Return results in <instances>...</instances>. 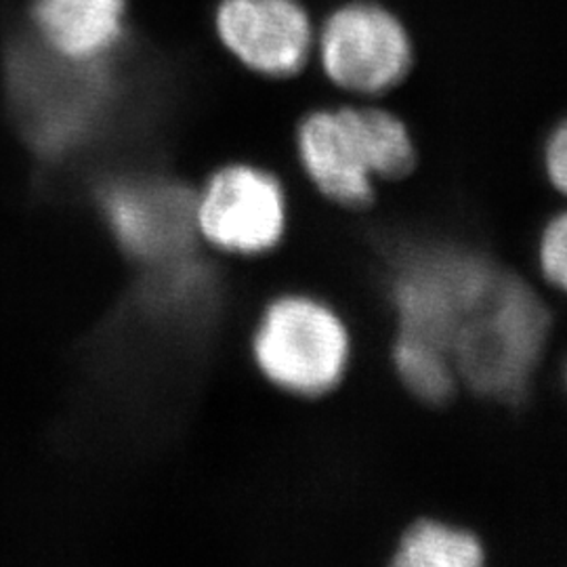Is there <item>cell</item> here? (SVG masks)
Here are the masks:
<instances>
[{
  "mask_svg": "<svg viewBox=\"0 0 567 567\" xmlns=\"http://www.w3.org/2000/svg\"><path fill=\"white\" fill-rule=\"evenodd\" d=\"M484 557L482 543L463 527L421 522L402 536L393 561L402 567H477Z\"/></svg>",
  "mask_w": 567,
  "mask_h": 567,
  "instance_id": "8fae6325",
  "label": "cell"
},
{
  "mask_svg": "<svg viewBox=\"0 0 567 567\" xmlns=\"http://www.w3.org/2000/svg\"><path fill=\"white\" fill-rule=\"evenodd\" d=\"M547 313L517 280L494 278L450 341L458 379L498 398L517 395L536 365Z\"/></svg>",
  "mask_w": 567,
  "mask_h": 567,
  "instance_id": "7a4b0ae2",
  "label": "cell"
},
{
  "mask_svg": "<svg viewBox=\"0 0 567 567\" xmlns=\"http://www.w3.org/2000/svg\"><path fill=\"white\" fill-rule=\"evenodd\" d=\"M215 28L234 60L269 79L299 74L316 44L313 23L299 0H221Z\"/></svg>",
  "mask_w": 567,
  "mask_h": 567,
  "instance_id": "52a82bcc",
  "label": "cell"
},
{
  "mask_svg": "<svg viewBox=\"0 0 567 567\" xmlns=\"http://www.w3.org/2000/svg\"><path fill=\"white\" fill-rule=\"evenodd\" d=\"M543 164L547 179L553 187L559 192H566L567 185V131L566 124L559 122L557 128L548 135L545 143V154H543Z\"/></svg>",
  "mask_w": 567,
  "mask_h": 567,
  "instance_id": "4fadbf2b",
  "label": "cell"
},
{
  "mask_svg": "<svg viewBox=\"0 0 567 567\" xmlns=\"http://www.w3.org/2000/svg\"><path fill=\"white\" fill-rule=\"evenodd\" d=\"M538 267L545 282L564 290L567 280V219L557 215L548 221L538 240Z\"/></svg>",
  "mask_w": 567,
  "mask_h": 567,
  "instance_id": "7c38bea8",
  "label": "cell"
},
{
  "mask_svg": "<svg viewBox=\"0 0 567 567\" xmlns=\"http://www.w3.org/2000/svg\"><path fill=\"white\" fill-rule=\"evenodd\" d=\"M393 364L398 368L400 381L419 400L444 402L458 383V374L446 344L412 330L400 328L393 347Z\"/></svg>",
  "mask_w": 567,
  "mask_h": 567,
  "instance_id": "30bf717a",
  "label": "cell"
},
{
  "mask_svg": "<svg viewBox=\"0 0 567 567\" xmlns=\"http://www.w3.org/2000/svg\"><path fill=\"white\" fill-rule=\"evenodd\" d=\"M286 221L282 185L252 164L219 168L194 200L196 236L236 257H257L276 248Z\"/></svg>",
  "mask_w": 567,
  "mask_h": 567,
  "instance_id": "5b68a950",
  "label": "cell"
},
{
  "mask_svg": "<svg viewBox=\"0 0 567 567\" xmlns=\"http://www.w3.org/2000/svg\"><path fill=\"white\" fill-rule=\"evenodd\" d=\"M252 358L271 385L290 395L318 398L343 381L351 334L343 318L324 301L284 295L259 318Z\"/></svg>",
  "mask_w": 567,
  "mask_h": 567,
  "instance_id": "3957f363",
  "label": "cell"
},
{
  "mask_svg": "<svg viewBox=\"0 0 567 567\" xmlns=\"http://www.w3.org/2000/svg\"><path fill=\"white\" fill-rule=\"evenodd\" d=\"M305 175L330 203L364 208L377 182L405 177L416 145L405 122L383 107H328L307 114L297 131Z\"/></svg>",
  "mask_w": 567,
  "mask_h": 567,
  "instance_id": "6da1fadb",
  "label": "cell"
},
{
  "mask_svg": "<svg viewBox=\"0 0 567 567\" xmlns=\"http://www.w3.org/2000/svg\"><path fill=\"white\" fill-rule=\"evenodd\" d=\"M494 274L477 257L452 248L408 255L393 276V301L402 330L446 344L466 313L486 295Z\"/></svg>",
  "mask_w": 567,
  "mask_h": 567,
  "instance_id": "8992f818",
  "label": "cell"
},
{
  "mask_svg": "<svg viewBox=\"0 0 567 567\" xmlns=\"http://www.w3.org/2000/svg\"><path fill=\"white\" fill-rule=\"evenodd\" d=\"M126 9V0H32L30 21L44 49L89 65L118 47Z\"/></svg>",
  "mask_w": 567,
  "mask_h": 567,
  "instance_id": "9c48e42d",
  "label": "cell"
},
{
  "mask_svg": "<svg viewBox=\"0 0 567 567\" xmlns=\"http://www.w3.org/2000/svg\"><path fill=\"white\" fill-rule=\"evenodd\" d=\"M103 210L118 240L143 259L175 255L196 231L194 200L166 185H114L103 196Z\"/></svg>",
  "mask_w": 567,
  "mask_h": 567,
  "instance_id": "ba28073f",
  "label": "cell"
},
{
  "mask_svg": "<svg viewBox=\"0 0 567 567\" xmlns=\"http://www.w3.org/2000/svg\"><path fill=\"white\" fill-rule=\"evenodd\" d=\"M318 58L328 81L347 93L372 97L404 81L414 55L400 18L374 2H349L324 21Z\"/></svg>",
  "mask_w": 567,
  "mask_h": 567,
  "instance_id": "277c9868",
  "label": "cell"
}]
</instances>
